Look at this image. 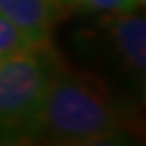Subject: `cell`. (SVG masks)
Segmentation results:
<instances>
[{
    "label": "cell",
    "mask_w": 146,
    "mask_h": 146,
    "mask_svg": "<svg viewBox=\"0 0 146 146\" xmlns=\"http://www.w3.org/2000/svg\"><path fill=\"white\" fill-rule=\"evenodd\" d=\"M61 63L49 42L0 61V144L31 142L40 106Z\"/></svg>",
    "instance_id": "2"
},
{
    "label": "cell",
    "mask_w": 146,
    "mask_h": 146,
    "mask_svg": "<svg viewBox=\"0 0 146 146\" xmlns=\"http://www.w3.org/2000/svg\"><path fill=\"white\" fill-rule=\"evenodd\" d=\"M108 34L121 63L131 74L144 80L146 68V23L144 17L127 13H114L108 21Z\"/></svg>",
    "instance_id": "4"
},
{
    "label": "cell",
    "mask_w": 146,
    "mask_h": 146,
    "mask_svg": "<svg viewBox=\"0 0 146 146\" xmlns=\"http://www.w3.org/2000/svg\"><path fill=\"white\" fill-rule=\"evenodd\" d=\"M65 6L63 0H0V13L34 44H46L65 15Z\"/></svg>",
    "instance_id": "3"
},
{
    "label": "cell",
    "mask_w": 146,
    "mask_h": 146,
    "mask_svg": "<svg viewBox=\"0 0 146 146\" xmlns=\"http://www.w3.org/2000/svg\"><path fill=\"white\" fill-rule=\"evenodd\" d=\"M36 44L23 33L21 29L13 25L10 19H6L0 13V57H10L19 51L33 48Z\"/></svg>",
    "instance_id": "5"
},
{
    "label": "cell",
    "mask_w": 146,
    "mask_h": 146,
    "mask_svg": "<svg viewBox=\"0 0 146 146\" xmlns=\"http://www.w3.org/2000/svg\"><path fill=\"white\" fill-rule=\"evenodd\" d=\"M127 119L112 93L97 76L61 63L48 87L31 142L99 144L121 141Z\"/></svg>",
    "instance_id": "1"
},
{
    "label": "cell",
    "mask_w": 146,
    "mask_h": 146,
    "mask_svg": "<svg viewBox=\"0 0 146 146\" xmlns=\"http://www.w3.org/2000/svg\"><path fill=\"white\" fill-rule=\"evenodd\" d=\"M2 59H4V57H0V61H2Z\"/></svg>",
    "instance_id": "7"
},
{
    "label": "cell",
    "mask_w": 146,
    "mask_h": 146,
    "mask_svg": "<svg viewBox=\"0 0 146 146\" xmlns=\"http://www.w3.org/2000/svg\"><path fill=\"white\" fill-rule=\"evenodd\" d=\"M66 6L68 4H78L86 6L91 10H101L108 11V13H127V11H135L142 0H63Z\"/></svg>",
    "instance_id": "6"
}]
</instances>
